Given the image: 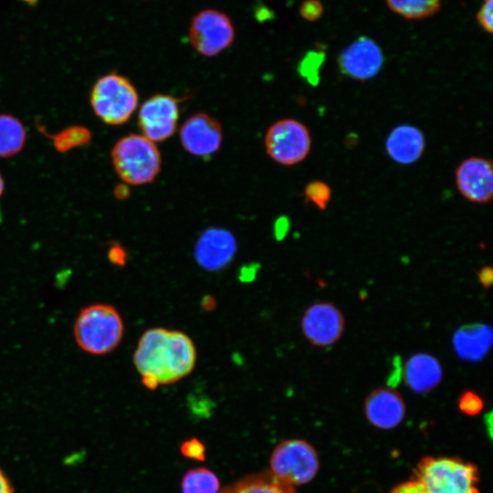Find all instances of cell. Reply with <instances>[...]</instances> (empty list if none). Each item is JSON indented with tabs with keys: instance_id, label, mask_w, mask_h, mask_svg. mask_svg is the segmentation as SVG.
Masks as SVG:
<instances>
[{
	"instance_id": "obj_1",
	"label": "cell",
	"mask_w": 493,
	"mask_h": 493,
	"mask_svg": "<svg viewBox=\"0 0 493 493\" xmlns=\"http://www.w3.org/2000/svg\"><path fill=\"white\" fill-rule=\"evenodd\" d=\"M196 350L192 339L179 330L149 329L141 336L133 353V363L149 390L171 384L194 368Z\"/></svg>"
},
{
	"instance_id": "obj_2",
	"label": "cell",
	"mask_w": 493,
	"mask_h": 493,
	"mask_svg": "<svg viewBox=\"0 0 493 493\" xmlns=\"http://www.w3.org/2000/svg\"><path fill=\"white\" fill-rule=\"evenodd\" d=\"M124 323L119 311L109 304L96 303L82 309L73 326L78 346L87 353L104 355L121 343Z\"/></svg>"
},
{
	"instance_id": "obj_3",
	"label": "cell",
	"mask_w": 493,
	"mask_h": 493,
	"mask_svg": "<svg viewBox=\"0 0 493 493\" xmlns=\"http://www.w3.org/2000/svg\"><path fill=\"white\" fill-rule=\"evenodd\" d=\"M115 172L127 185L152 183L161 172L162 158L155 142L140 134L121 138L111 150Z\"/></svg>"
},
{
	"instance_id": "obj_4",
	"label": "cell",
	"mask_w": 493,
	"mask_h": 493,
	"mask_svg": "<svg viewBox=\"0 0 493 493\" xmlns=\"http://www.w3.org/2000/svg\"><path fill=\"white\" fill-rule=\"evenodd\" d=\"M425 493H479L477 467L457 457L425 456L414 471Z\"/></svg>"
},
{
	"instance_id": "obj_5",
	"label": "cell",
	"mask_w": 493,
	"mask_h": 493,
	"mask_svg": "<svg viewBox=\"0 0 493 493\" xmlns=\"http://www.w3.org/2000/svg\"><path fill=\"white\" fill-rule=\"evenodd\" d=\"M136 89L125 77L110 73L100 78L90 94L91 108L96 116L110 125L128 121L138 106Z\"/></svg>"
},
{
	"instance_id": "obj_6",
	"label": "cell",
	"mask_w": 493,
	"mask_h": 493,
	"mask_svg": "<svg viewBox=\"0 0 493 493\" xmlns=\"http://www.w3.org/2000/svg\"><path fill=\"white\" fill-rule=\"evenodd\" d=\"M269 464L270 472L290 486L309 483L320 467L314 447L301 439H288L278 444L271 454Z\"/></svg>"
},
{
	"instance_id": "obj_7",
	"label": "cell",
	"mask_w": 493,
	"mask_h": 493,
	"mask_svg": "<svg viewBox=\"0 0 493 493\" xmlns=\"http://www.w3.org/2000/svg\"><path fill=\"white\" fill-rule=\"evenodd\" d=\"M265 147L267 155L282 165L301 163L309 155L311 139L308 128L294 119L274 122L267 131Z\"/></svg>"
},
{
	"instance_id": "obj_8",
	"label": "cell",
	"mask_w": 493,
	"mask_h": 493,
	"mask_svg": "<svg viewBox=\"0 0 493 493\" xmlns=\"http://www.w3.org/2000/svg\"><path fill=\"white\" fill-rule=\"evenodd\" d=\"M235 28L229 16L216 9L198 12L190 24L189 41L201 55L215 57L235 40Z\"/></svg>"
},
{
	"instance_id": "obj_9",
	"label": "cell",
	"mask_w": 493,
	"mask_h": 493,
	"mask_svg": "<svg viewBox=\"0 0 493 493\" xmlns=\"http://www.w3.org/2000/svg\"><path fill=\"white\" fill-rule=\"evenodd\" d=\"M179 106L175 98L157 94L146 100L138 115L142 135L153 142L167 140L176 131Z\"/></svg>"
},
{
	"instance_id": "obj_10",
	"label": "cell",
	"mask_w": 493,
	"mask_h": 493,
	"mask_svg": "<svg viewBox=\"0 0 493 493\" xmlns=\"http://www.w3.org/2000/svg\"><path fill=\"white\" fill-rule=\"evenodd\" d=\"M344 317L332 303L317 302L309 306L301 319L305 338L314 346L328 347L334 344L344 330Z\"/></svg>"
},
{
	"instance_id": "obj_11",
	"label": "cell",
	"mask_w": 493,
	"mask_h": 493,
	"mask_svg": "<svg viewBox=\"0 0 493 493\" xmlns=\"http://www.w3.org/2000/svg\"><path fill=\"white\" fill-rule=\"evenodd\" d=\"M383 53L372 38L362 36L344 47L338 58L341 72L357 80L375 77L383 65Z\"/></svg>"
},
{
	"instance_id": "obj_12",
	"label": "cell",
	"mask_w": 493,
	"mask_h": 493,
	"mask_svg": "<svg viewBox=\"0 0 493 493\" xmlns=\"http://www.w3.org/2000/svg\"><path fill=\"white\" fill-rule=\"evenodd\" d=\"M180 141L184 149L192 155L209 157L221 147V124L206 113L194 114L182 124Z\"/></svg>"
},
{
	"instance_id": "obj_13",
	"label": "cell",
	"mask_w": 493,
	"mask_h": 493,
	"mask_svg": "<svg viewBox=\"0 0 493 493\" xmlns=\"http://www.w3.org/2000/svg\"><path fill=\"white\" fill-rule=\"evenodd\" d=\"M456 184L468 201L487 204L493 196L492 163L482 157H469L456 170Z\"/></svg>"
},
{
	"instance_id": "obj_14",
	"label": "cell",
	"mask_w": 493,
	"mask_h": 493,
	"mask_svg": "<svg viewBox=\"0 0 493 493\" xmlns=\"http://www.w3.org/2000/svg\"><path fill=\"white\" fill-rule=\"evenodd\" d=\"M236 250V240L230 231L211 227L200 235L195 243L194 256L202 268L218 271L231 263Z\"/></svg>"
},
{
	"instance_id": "obj_15",
	"label": "cell",
	"mask_w": 493,
	"mask_h": 493,
	"mask_svg": "<svg viewBox=\"0 0 493 493\" xmlns=\"http://www.w3.org/2000/svg\"><path fill=\"white\" fill-rule=\"evenodd\" d=\"M364 414L375 427L392 429L403 421L405 404L396 390L392 387H380L366 397Z\"/></svg>"
},
{
	"instance_id": "obj_16",
	"label": "cell",
	"mask_w": 493,
	"mask_h": 493,
	"mask_svg": "<svg viewBox=\"0 0 493 493\" xmlns=\"http://www.w3.org/2000/svg\"><path fill=\"white\" fill-rule=\"evenodd\" d=\"M403 377L412 391L425 393L439 384L443 371L440 362L433 355L416 353L406 361Z\"/></svg>"
},
{
	"instance_id": "obj_17",
	"label": "cell",
	"mask_w": 493,
	"mask_h": 493,
	"mask_svg": "<svg viewBox=\"0 0 493 493\" xmlns=\"http://www.w3.org/2000/svg\"><path fill=\"white\" fill-rule=\"evenodd\" d=\"M492 339V330L488 325L474 323L456 330L452 342L456 353L462 360L479 362L490 350Z\"/></svg>"
},
{
	"instance_id": "obj_18",
	"label": "cell",
	"mask_w": 493,
	"mask_h": 493,
	"mask_svg": "<svg viewBox=\"0 0 493 493\" xmlns=\"http://www.w3.org/2000/svg\"><path fill=\"white\" fill-rule=\"evenodd\" d=\"M425 138L414 126L404 124L395 127L385 142L388 155L400 164L416 162L425 150Z\"/></svg>"
},
{
	"instance_id": "obj_19",
	"label": "cell",
	"mask_w": 493,
	"mask_h": 493,
	"mask_svg": "<svg viewBox=\"0 0 493 493\" xmlns=\"http://www.w3.org/2000/svg\"><path fill=\"white\" fill-rule=\"evenodd\" d=\"M219 493H296L290 486L277 478L270 471L247 476L226 486Z\"/></svg>"
},
{
	"instance_id": "obj_20",
	"label": "cell",
	"mask_w": 493,
	"mask_h": 493,
	"mask_svg": "<svg viewBox=\"0 0 493 493\" xmlns=\"http://www.w3.org/2000/svg\"><path fill=\"white\" fill-rule=\"evenodd\" d=\"M26 132L23 123L15 116L0 114V158L17 154L25 146Z\"/></svg>"
},
{
	"instance_id": "obj_21",
	"label": "cell",
	"mask_w": 493,
	"mask_h": 493,
	"mask_svg": "<svg viewBox=\"0 0 493 493\" xmlns=\"http://www.w3.org/2000/svg\"><path fill=\"white\" fill-rule=\"evenodd\" d=\"M443 0H385L394 14L410 20H421L435 15Z\"/></svg>"
},
{
	"instance_id": "obj_22",
	"label": "cell",
	"mask_w": 493,
	"mask_h": 493,
	"mask_svg": "<svg viewBox=\"0 0 493 493\" xmlns=\"http://www.w3.org/2000/svg\"><path fill=\"white\" fill-rule=\"evenodd\" d=\"M217 476L206 467L188 470L181 482L182 493H219Z\"/></svg>"
},
{
	"instance_id": "obj_23",
	"label": "cell",
	"mask_w": 493,
	"mask_h": 493,
	"mask_svg": "<svg viewBox=\"0 0 493 493\" xmlns=\"http://www.w3.org/2000/svg\"><path fill=\"white\" fill-rule=\"evenodd\" d=\"M90 132L81 126L67 128L54 136V145L59 152H67L89 142Z\"/></svg>"
},
{
	"instance_id": "obj_24",
	"label": "cell",
	"mask_w": 493,
	"mask_h": 493,
	"mask_svg": "<svg viewBox=\"0 0 493 493\" xmlns=\"http://www.w3.org/2000/svg\"><path fill=\"white\" fill-rule=\"evenodd\" d=\"M306 199L314 204L319 209L325 210L331 198L330 186L321 181H313L305 188Z\"/></svg>"
},
{
	"instance_id": "obj_25",
	"label": "cell",
	"mask_w": 493,
	"mask_h": 493,
	"mask_svg": "<svg viewBox=\"0 0 493 493\" xmlns=\"http://www.w3.org/2000/svg\"><path fill=\"white\" fill-rule=\"evenodd\" d=\"M457 405L463 414L476 415L483 409L484 403L477 393L467 390L460 395Z\"/></svg>"
},
{
	"instance_id": "obj_26",
	"label": "cell",
	"mask_w": 493,
	"mask_h": 493,
	"mask_svg": "<svg viewBox=\"0 0 493 493\" xmlns=\"http://www.w3.org/2000/svg\"><path fill=\"white\" fill-rule=\"evenodd\" d=\"M323 61V54L309 52L300 63L299 71L309 82L317 80L319 68Z\"/></svg>"
},
{
	"instance_id": "obj_27",
	"label": "cell",
	"mask_w": 493,
	"mask_h": 493,
	"mask_svg": "<svg viewBox=\"0 0 493 493\" xmlns=\"http://www.w3.org/2000/svg\"><path fill=\"white\" fill-rule=\"evenodd\" d=\"M180 451L184 456L193 460L204 461L205 459V446L203 442L195 437L182 443Z\"/></svg>"
},
{
	"instance_id": "obj_28",
	"label": "cell",
	"mask_w": 493,
	"mask_h": 493,
	"mask_svg": "<svg viewBox=\"0 0 493 493\" xmlns=\"http://www.w3.org/2000/svg\"><path fill=\"white\" fill-rule=\"evenodd\" d=\"M477 25L488 34L493 32V0H483L476 15Z\"/></svg>"
},
{
	"instance_id": "obj_29",
	"label": "cell",
	"mask_w": 493,
	"mask_h": 493,
	"mask_svg": "<svg viewBox=\"0 0 493 493\" xmlns=\"http://www.w3.org/2000/svg\"><path fill=\"white\" fill-rule=\"evenodd\" d=\"M323 11L324 7L320 0H305L299 6L300 16L309 22L319 20Z\"/></svg>"
},
{
	"instance_id": "obj_30",
	"label": "cell",
	"mask_w": 493,
	"mask_h": 493,
	"mask_svg": "<svg viewBox=\"0 0 493 493\" xmlns=\"http://www.w3.org/2000/svg\"><path fill=\"white\" fill-rule=\"evenodd\" d=\"M390 493H425L421 482L415 478L399 484Z\"/></svg>"
},
{
	"instance_id": "obj_31",
	"label": "cell",
	"mask_w": 493,
	"mask_h": 493,
	"mask_svg": "<svg viewBox=\"0 0 493 493\" xmlns=\"http://www.w3.org/2000/svg\"><path fill=\"white\" fill-rule=\"evenodd\" d=\"M108 257L113 265L122 266L126 262L127 255L121 246L112 245L108 250Z\"/></svg>"
},
{
	"instance_id": "obj_32",
	"label": "cell",
	"mask_w": 493,
	"mask_h": 493,
	"mask_svg": "<svg viewBox=\"0 0 493 493\" xmlns=\"http://www.w3.org/2000/svg\"><path fill=\"white\" fill-rule=\"evenodd\" d=\"M479 282L484 288H489L493 281V271L491 267L485 266L477 272Z\"/></svg>"
},
{
	"instance_id": "obj_33",
	"label": "cell",
	"mask_w": 493,
	"mask_h": 493,
	"mask_svg": "<svg viewBox=\"0 0 493 493\" xmlns=\"http://www.w3.org/2000/svg\"><path fill=\"white\" fill-rule=\"evenodd\" d=\"M394 369L393 372H391L389 379H388V384L390 386L396 385L401 378L403 377V369L401 366V360L400 357H395V360L393 361Z\"/></svg>"
},
{
	"instance_id": "obj_34",
	"label": "cell",
	"mask_w": 493,
	"mask_h": 493,
	"mask_svg": "<svg viewBox=\"0 0 493 493\" xmlns=\"http://www.w3.org/2000/svg\"><path fill=\"white\" fill-rule=\"evenodd\" d=\"M0 493H15L12 484L5 473L0 468Z\"/></svg>"
},
{
	"instance_id": "obj_35",
	"label": "cell",
	"mask_w": 493,
	"mask_h": 493,
	"mask_svg": "<svg viewBox=\"0 0 493 493\" xmlns=\"http://www.w3.org/2000/svg\"><path fill=\"white\" fill-rule=\"evenodd\" d=\"M276 234L278 238H282L285 234L288 231V221H283V218H280L278 222H277V228H276Z\"/></svg>"
},
{
	"instance_id": "obj_36",
	"label": "cell",
	"mask_w": 493,
	"mask_h": 493,
	"mask_svg": "<svg viewBox=\"0 0 493 493\" xmlns=\"http://www.w3.org/2000/svg\"><path fill=\"white\" fill-rule=\"evenodd\" d=\"M129 193L130 191L127 184L117 185L114 190V194L121 200L127 198L129 195Z\"/></svg>"
},
{
	"instance_id": "obj_37",
	"label": "cell",
	"mask_w": 493,
	"mask_h": 493,
	"mask_svg": "<svg viewBox=\"0 0 493 493\" xmlns=\"http://www.w3.org/2000/svg\"><path fill=\"white\" fill-rule=\"evenodd\" d=\"M248 269L249 270L247 271L246 267L243 268V271L241 272L242 280L246 281L247 279L251 280V279L254 278V277L256 275V267H248Z\"/></svg>"
},
{
	"instance_id": "obj_38",
	"label": "cell",
	"mask_w": 493,
	"mask_h": 493,
	"mask_svg": "<svg viewBox=\"0 0 493 493\" xmlns=\"http://www.w3.org/2000/svg\"><path fill=\"white\" fill-rule=\"evenodd\" d=\"M4 190H5V182H4L3 176L0 173V197L4 193Z\"/></svg>"
},
{
	"instance_id": "obj_39",
	"label": "cell",
	"mask_w": 493,
	"mask_h": 493,
	"mask_svg": "<svg viewBox=\"0 0 493 493\" xmlns=\"http://www.w3.org/2000/svg\"><path fill=\"white\" fill-rule=\"evenodd\" d=\"M23 1H25V2H26L28 4H30V5H34V4L37 3V0H23Z\"/></svg>"
}]
</instances>
